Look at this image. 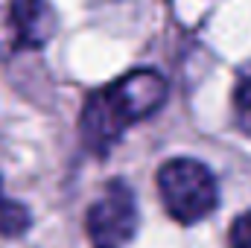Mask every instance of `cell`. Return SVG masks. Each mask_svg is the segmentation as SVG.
<instances>
[{"label":"cell","mask_w":251,"mask_h":248,"mask_svg":"<svg viewBox=\"0 0 251 248\" xmlns=\"http://www.w3.org/2000/svg\"><path fill=\"white\" fill-rule=\"evenodd\" d=\"M56 32L50 0H0V62L41 50Z\"/></svg>","instance_id":"obj_3"},{"label":"cell","mask_w":251,"mask_h":248,"mask_svg":"<svg viewBox=\"0 0 251 248\" xmlns=\"http://www.w3.org/2000/svg\"><path fill=\"white\" fill-rule=\"evenodd\" d=\"M32 225L29 210L21 201H12L3 196V181H0V237H21Z\"/></svg>","instance_id":"obj_5"},{"label":"cell","mask_w":251,"mask_h":248,"mask_svg":"<svg viewBox=\"0 0 251 248\" xmlns=\"http://www.w3.org/2000/svg\"><path fill=\"white\" fill-rule=\"evenodd\" d=\"M234 117L240 131L251 137V73L240 76L237 88H234Z\"/></svg>","instance_id":"obj_6"},{"label":"cell","mask_w":251,"mask_h":248,"mask_svg":"<svg viewBox=\"0 0 251 248\" xmlns=\"http://www.w3.org/2000/svg\"><path fill=\"white\" fill-rule=\"evenodd\" d=\"M231 248H251V210L234 219V225H231Z\"/></svg>","instance_id":"obj_7"},{"label":"cell","mask_w":251,"mask_h":248,"mask_svg":"<svg viewBox=\"0 0 251 248\" xmlns=\"http://www.w3.org/2000/svg\"><path fill=\"white\" fill-rule=\"evenodd\" d=\"M170 97V85L158 70H131L117 82L94 91L82 108L79 131L82 146L94 155H105L128 125L152 117Z\"/></svg>","instance_id":"obj_1"},{"label":"cell","mask_w":251,"mask_h":248,"mask_svg":"<svg viewBox=\"0 0 251 248\" xmlns=\"http://www.w3.org/2000/svg\"><path fill=\"white\" fill-rule=\"evenodd\" d=\"M85 231L94 248H126V243H131L137 234V201L123 178L108 181L102 196L91 204Z\"/></svg>","instance_id":"obj_4"},{"label":"cell","mask_w":251,"mask_h":248,"mask_svg":"<svg viewBox=\"0 0 251 248\" xmlns=\"http://www.w3.org/2000/svg\"><path fill=\"white\" fill-rule=\"evenodd\" d=\"M158 193L167 213L181 225H196L207 219L219 204L216 175L196 158L167 161L158 170Z\"/></svg>","instance_id":"obj_2"}]
</instances>
